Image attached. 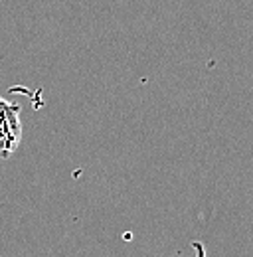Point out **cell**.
<instances>
[{
	"label": "cell",
	"mask_w": 253,
	"mask_h": 257,
	"mask_svg": "<svg viewBox=\"0 0 253 257\" xmlns=\"http://www.w3.org/2000/svg\"><path fill=\"white\" fill-rule=\"evenodd\" d=\"M22 141L20 107L0 97V159H8Z\"/></svg>",
	"instance_id": "obj_1"
}]
</instances>
